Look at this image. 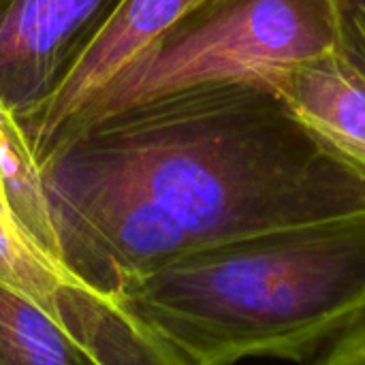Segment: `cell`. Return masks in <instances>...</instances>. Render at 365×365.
<instances>
[{"label": "cell", "instance_id": "1", "mask_svg": "<svg viewBox=\"0 0 365 365\" xmlns=\"http://www.w3.org/2000/svg\"><path fill=\"white\" fill-rule=\"evenodd\" d=\"M41 178L60 263L113 302L192 252L365 214V173L261 83L192 86L86 124Z\"/></svg>", "mask_w": 365, "mask_h": 365}, {"label": "cell", "instance_id": "2", "mask_svg": "<svg viewBox=\"0 0 365 365\" xmlns=\"http://www.w3.org/2000/svg\"><path fill=\"white\" fill-rule=\"evenodd\" d=\"M115 302L184 365L306 361L365 314V214L192 252Z\"/></svg>", "mask_w": 365, "mask_h": 365}, {"label": "cell", "instance_id": "3", "mask_svg": "<svg viewBox=\"0 0 365 365\" xmlns=\"http://www.w3.org/2000/svg\"><path fill=\"white\" fill-rule=\"evenodd\" d=\"M338 47L336 0H205L75 115L53 137L45 156L68 133L143 101L233 81L274 90L293 66Z\"/></svg>", "mask_w": 365, "mask_h": 365}, {"label": "cell", "instance_id": "4", "mask_svg": "<svg viewBox=\"0 0 365 365\" xmlns=\"http://www.w3.org/2000/svg\"><path fill=\"white\" fill-rule=\"evenodd\" d=\"M0 282L19 291L105 365H184L118 302L77 280L0 210Z\"/></svg>", "mask_w": 365, "mask_h": 365}, {"label": "cell", "instance_id": "5", "mask_svg": "<svg viewBox=\"0 0 365 365\" xmlns=\"http://www.w3.org/2000/svg\"><path fill=\"white\" fill-rule=\"evenodd\" d=\"M122 0H0V107L15 118L62 86Z\"/></svg>", "mask_w": 365, "mask_h": 365}, {"label": "cell", "instance_id": "6", "mask_svg": "<svg viewBox=\"0 0 365 365\" xmlns=\"http://www.w3.org/2000/svg\"><path fill=\"white\" fill-rule=\"evenodd\" d=\"M205 0H122L62 86L19 122L38 165L53 137L79 115L135 58Z\"/></svg>", "mask_w": 365, "mask_h": 365}, {"label": "cell", "instance_id": "7", "mask_svg": "<svg viewBox=\"0 0 365 365\" xmlns=\"http://www.w3.org/2000/svg\"><path fill=\"white\" fill-rule=\"evenodd\" d=\"M274 92L314 137L365 173V73L340 47L293 66Z\"/></svg>", "mask_w": 365, "mask_h": 365}, {"label": "cell", "instance_id": "8", "mask_svg": "<svg viewBox=\"0 0 365 365\" xmlns=\"http://www.w3.org/2000/svg\"><path fill=\"white\" fill-rule=\"evenodd\" d=\"M0 365H105L41 306L0 282Z\"/></svg>", "mask_w": 365, "mask_h": 365}, {"label": "cell", "instance_id": "9", "mask_svg": "<svg viewBox=\"0 0 365 365\" xmlns=\"http://www.w3.org/2000/svg\"><path fill=\"white\" fill-rule=\"evenodd\" d=\"M0 207L51 259H58L41 165L13 113L0 107Z\"/></svg>", "mask_w": 365, "mask_h": 365}, {"label": "cell", "instance_id": "10", "mask_svg": "<svg viewBox=\"0 0 365 365\" xmlns=\"http://www.w3.org/2000/svg\"><path fill=\"white\" fill-rule=\"evenodd\" d=\"M340 49L365 73V0H336Z\"/></svg>", "mask_w": 365, "mask_h": 365}, {"label": "cell", "instance_id": "11", "mask_svg": "<svg viewBox=\"0 0 365 365\" xmlns=\"http://www.w3.org/2000/svg\"><path fill=\"white\" fill-rule=\"evenodd\" d=\"M312 365H365V314L321 351Z\"/></svg>", "mask_w": 365, "mask_h": 365}]
</instances>
